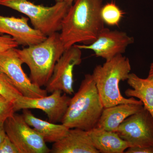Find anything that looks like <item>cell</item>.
<instances>
[{
  "label": "cell",
  "instance_id": "1",
  "mask_svg": "<svg viewBox=\"0 0 153 153\" xmlns=\"http://www.w3.org/2000/svg\"><path fill=\"white\" fill-rule=\"evenodd\" d=\"M62 22L60 37L65 49L76 44L88 45L97 38L104 23L102 0H74Z\"/></svg>",
  "mask_w": 153,
  "mask_h": 153
},
{
  "label": "cell",
  "instance_id": "2",
  "mask_svg": "<svg viewBox=\"0 0 153 153\" xmlns=\"http://www.w3.org/2000/svg\"><path fill=\"white\" fill-rule=\"evenodd\" d=\"M104 108L92 74H86L61 123L69 128L88 131L96 127Z\"/></svg>",
  "mask_w": 153,
  "mask_h": 153
},
{
  "label": "cell",
  "instance_id": "3",
  "mask_svg": "<svg viewBox=\"0 0 153 153\" xmlns=\"http://www.w3.org/2000/svg\"><path fill=\"white\" fill-rule=\"evenodd\" d=\"M65 50L57 32L38 44L22 49L16 48L19 57L30 68L31 81L40 87L47 85L56 63Z\"/></svg>",
  "mask_w": 153,
  "mask_h": 153
},
{
  "label": "cell",
  "instance_id": "4",
  "mask_svg": "<svg viewBox=\"0 0 153 153\" xmlns=\"http://www.w3.org/2000/svg\"><path fill=\"white\" fill-rule=\"evenodd\" d=\"M131 69L129 60L122 54L95 66L92 75L104 108L123 103H142L134 97L126 98L120 92V83L127 80Z\"/></svg>",
  "mask_w": 153,
  "mask_h": 153
},
{
  "label": "cell",
  "instance_id": "5",
  "mask_svg": "<svg viewBox=\"0 0 153 153\" xmlns=\"http://www.w3.org/2000/svg\"><path fill=\"white\" fill-rule=\"evenodd\" d=\"M72 4L59 1L51 7H45L29 0H0V5L25 14L34 28L47 36L61 30L63 19Z\"/></svg>",
  "mask_w": 153,
  "mask_h": 153
},
{
  "label": "cell",
  "instance_id": "6",
  "mask_svg": "<svg viewBox=\"0 0 153 153\" xmlns=\"http://www.w3.org/2000/svg\"><path fill=\"white\" fill-rule=\"evenodd\" d=\"M6 134L16 146L19 153H49L42 137L32 128L23 115L14 114L4 122Z\"/></svg>",
  "mask_w": 153,
  "mask_h": 153
},
{
  "label": "cell",
  "instance_id": "7",
  "mask_svg": "<svg viewBox=\"0 0 153 153\" xmlns=\"http://www.w3.org/2000/svg\"><path fill=\"white\" fill-rule=\"evenodd\" d=\"M23 61L16 48L0 53V69L7 75L22 95L29 98H39L47 95V91L32 82L22 67Z\"/></svg>",
  "mask_w": 153,
  "mask_h": 153
},
{
  "label": "cell",
  "instance_id": "8",
  "mask_svg": "<svg viewBox=\"0 0 153 153\" xmlns=\"http://www.w3.org/2000/svg\"><path fill=\"white\" fill-rule=\"evenodd\" d=\"M116 132L131 147L153 146V117L143 107L124 121Z\"/></svg>",
  "mask_w": 153,
  "mask_h": 153
},
{
  "label": "cell",
  "instance_id": "9",
  "mask_svg": "<svg viewBox=\"0 0 153 153\" xmlns=\"http://www.w3.org/2000/svg\"><path fill=\"white\" fill-rule=\"evenodd\" d=\"M81 49L75 45L66 49L54 68L51 78L46 85L48 93L61 91L68 94L74 93L73 70L82 62Z\"/></svg>",
  "mask_w": 153,
  "mask_h": 153
},
{
  "label": "cell",
  "instance_id": "10",
  "mask_svg": "<svg viewBox=\"0 0 153 153\" xmlns=\"http://www.w3.org/2000/svg\"><path fill=\"white\" fill-rule=\"evenodd\" d=\"M49 96L39 98H29L22 96L14 104L15 112L24 109H38L47 115L49 121L61 122L68 109L71 97L62 91L56 90Z\"/></svg>",
  "mask_w": 153,
  "mask_h": 153
},
{
  "label": "cell",
  "instance_id": "11",
  "mask_svg": "<svg viewBox=\"0 0 153 153\" xmlns=\"http://www.w3.org/2000/svg\"><path fill=\"white\" fill-rule=\"evenodd\" d=\"M134 42L133 38L125 32L111 30L104 27L91 44L74 45L80 49L92 50L96 56L101 57L106 61L123 54L127 47Z\"/></svg>",
  "mask_w": 153,
  "mask_h": 153
},
{
  "label": "cell",
  "instance_id": "12",
  "mask_svg": "<svg viewBox=\"0 0 153 153\" xmlns=\"http://www.w3.org/2000/svg\"><path fill=\"white\" fill-rule=\"evenodd\" d=\"M28 17H5L0 15V33L14 38L19 45L28 46L41 43L47 36L28 24Z\"/></svg>",
  "mask_w": 153,
  "mask_h": 153
},
{
  "label": "cell",
  "instance_id": "13",
  "mask_svg": "<svg viewBox=\"0 0 153 153\" xmlns=\"http://www.w3.org/2000/svg\"><path fill=\"white\" fill-rule=\"evenodd\" d=\"M52 153H99L94 146L88 132L81 129L70 128L59 141L54 143Z\"/></svg>",
  "mask_w": 153,
  "mask_h": 153
},
{
  "label": "cell",
  "instance_id": "14",
  "mask_svg": "<svg viewBox=\"0 0 153 153\" xmlns=\"http://www.w3.org/2000/svg\"><path fill=\"white\" fill-rule=\"evenodd\" d=\"M143 107V103H123L105 108L103 110L96 127L116 132L118 128L129 117Z\"/></svg>",
  "mask_w": 153,
  "mask_h": 153
},
{
  "label": "cell",
  "instance_id": "15",
  "mask_svg": "<svg viewBox=\"0 0 153 153\" xmlns=\"http://www.w3.org/2000/svg\"><path fill=\"white\" fill-rule=\"evenodd\" d=\"M22 115L26 122L43 138L46 143H55L62 139L69 128L61 123L57 124L36 117L29 109L22 110Z\"/></svg>",
  "mask_w": 153,
  "mask_h": 153
},
{
  "label": "cell",
  "instance_id": "16",
  "mask_svg": "<svg viewBox=\"0 0 153 153\" xmlns=\"http://www.w3.org/2000/svg\"><path fill=\"white\" fill-rule=\"evenodd\" d=\"M94 146L101 153H123L130 145L116 132L95 127L88 131Z\"/></svg>",
  "mask_w": 153,
  "mask_h": 153
},
{
  "label": "cell",
  "instance_id": "17",
  "mask_svg": "<svg viewBox=\"0 0 153 153\" xmlns=\"http://www.w3.org/2000/svg\"><path fill=\"white\" fill-rule=\"evenodd\" d=\"M127 81L132 88L125 91L126 96L139 99L153 117V80L141 78L134 73H130Z\"/></svg>",
  "mask_w": 153,
  "mask_h": 153
},
{
  "label": "cell",
  "instance_id": "18",
  "mask_svg": "<svg viewBox=\"0 0 153 153\" xmlns=\"http://www.w3.org/2000/svg\"><path fill=\"white\" fill-rule=\"evenodd\" d=\"M101 16L103 22L110 26H118L123 16V12L113 2L102 6Z\"/></svg>",
  "mask_w": 153,
  "mask_h": 153
},
{
  "label": "cell",
  "instance_id": "19",
  "mask_svg": "<svg viewBox=\"0 0 153 153\" xmlns=\"http://www.w3.org/2000/svg\"><path fill=\"white\" fill-rule=\"evenodd\" d=\"M0 95L12 102L14 105L23 96L8 77L0 69Z\"/></svg>",
  "mask_w": 153,
  "mask_h": 153
},
{
  "label": "cell",
  "instance_id": "20",
  "mask_svg": "<svg viewBox=\"0 0 153 153\" xmlns=\"http://www.w3.org/2000/svg\"><path fill=\"white\" fill-rule=\"evenodd\" d=\"M15 112L13 103L0 95V121H5Z\"/></svg>",
  "mask_w": 153,
  "mask_h": 153
},
{
  "label": "cell",
  "instance_id": "21",
  "mask_svg": "<svg viewBox=\"0 0 153 153\" xmlns=\"http://www.w3.org/2000/svg\"><path fill=\"white\" fill-rule=\"evenodd\" d=\"M19 44L9 35L0 36V53L13 48H17Z\"/></svg>",
  "mask_w": 153,
  "mask_h": 153
},
{
  "label": "cell",
  "instance_id": "22",
  "mask_svg": "<svg viewBox=\"0 0 153 153\" xmlns=\"http://www.w3.org/2000/svg\"><path fill=\"white\" fill-rule=\"evenodd\" d=\"M0 153H19L16 146L8 137H6L0 144Z\"/></svg>",
  "mask_w": 153,
  "mask_h": 153
},
{
  "label": "cell",
  "instance_id": "23",
  "mask_svg": "<svg viewBox=\"0 0 153 153\" xmlns=\"http://www.w3.org/2000/svg\"><path fill=\"white\" fill-rule=\"evenodd\" d=\"M126 153H153V146L145 147H130L127 149Z\"/></svg>",
  "mask_w": 153,
  "mask_h": 153
},
{
  "label": "cell",
  "instance_id": "24",
  "mask_svg": "<svg viewBox=\"0 0 153 153\" xmlns=\"http://www.w3.org/2000/svg\"><path fill=\"white\" fill-rule=\"evenodd\" d=\"M4 122L0 121V144L7 136L5 129Z\"/></svg>",
  "mask_w": 153,
  "mask_h": 153
},
{
  "label": "cell",
  "instance_id": "25",
  "mask_svg": "<svg viewBox=\"0 0 153 153\" xmlns=\"http://www.w3.org/2000/svg\"><path fill=\"white\" fill-rule=\"evenodd\" d=\"M147 78L153 81V61L152 63H151L150 66L149 71Z\"/></svg>",
  "mask_w": 153,
  "mask_h": 153
},
{
  "label": "cell",
  "instance_id": "26",
  "mask_svg": "<svg viewBox=\"0 0 153 153\" xmlns=\"http://www.w3.org/2000/svg\"><path fill=\"white\" fill-rule=\"evenodd\" d=\"M74 0H55V1L59 2V1H66L67 2L70 3V4H73V1Z\"/></svg>",
  "mask_w": 153,
  "mask_h": 153
}]
</instances>
